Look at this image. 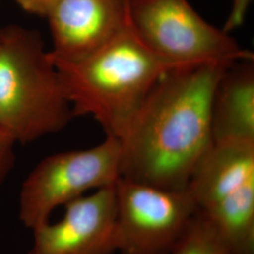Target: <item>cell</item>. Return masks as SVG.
I'll list each match as a JSON object with an SVG mask.
<instances>
[{
	"instance_id": "cell-14",
	"label": "cell",
	"mask_w": 254,
	"mask_h": 254,
	"mask_svg": "<svg viewBox=\"0 0 254 254\" xmlns=\"http://www.w3.org/2000/svg\"><path fill=\"white\" fill-rule=\"evenodd\" d=\"M253 1L254 0H233L232 9L223 27L226 32L230 33L232 30H235L244 24Z\"/></svg>"
},
{
	"instance_id": "cell-5",
	"label": "cell",
	"mask_w": 254,
	"mask_h": 254,
	"mask_svg": "<svg viewBox=\"0 0 254 254\" xmlns=\"http://www.w3.org/2000/svg\"><path fill=\"white\" fill-rule=\"evenodd\" d=\"M121 143L113 136L83 150L49 155L23 182L19 218L34 230L50 220L55 210L90 193L114 185L120 175Z\"/></svg>"
},
{
	"instance_id": "cell-9",
	"label": "cell",
	"mask_w": 254,
	"mask_h": 254,
	"mask_svg": "<svg viewBox=\"0 0 254 254\" xmlns=\"http://www.w3.org/2000/svg\"><path fill=\"white\" fill-rule=\"evenodd\" d=\"M254 181V140L214 141L201 158L186 191L196 208L206 211Z\"/></svg>"
},
{
	"instance_id": "cell-13",
	"label": "cell",
	"mask_w": 254,
	"mask_h": 254,
	"mask_svg": "<svg viewBox=\"0 0 254 254\" xmlns=\"http://www.w3.org/2000/svg\"><path fill=\"white\" fill-rule=\"evenodd\" d=\"M15 144L14 138L0 129V189L15 165Z\"/></svg>"
},
{
	"instance_id": "cell-3",
	"label": "cell",
	"mask_w": 254,
	"mask_h": 254,
	"mask_svg": "<svg viewBox=\"0 0 254 254\" xmlns=\"http://www.w3.org/2000/svg\"><path fill=\"white\" fill-rule=\"evenodd\" d=\"M73 117L39 32L0 27V129L16 143L64 130Z\"/></svg>"
},
{
	"instance_id": "cell-8",
	"label": "cell",
	"mask_w": 254,
	"mask_h": 254,
	"mask_svg": "<svg viewBox=\"0 0 254 254\" xmlns=\"http://www.w3.org/2000/svg\"><path fill=\"white\" fill-rule=\"evenodd\" d=\"M46 17L49 56L66 63L89 57L131 27L129 0H58Z\"/></svg>"
},
{
	"instance_id": "cell-10",
	"label": "cell",
	"mask_w": 254,
	"mask_h": 254,
	"mask_svg": "<svg viewBox=\"0 0 254 254\" xmlns=\"http://www.w3.org/2000/svg\"><path fill=\"white\" fill-rule=\"evenodd\" d=\"M214 141L254 140V60L230 64L211 101Z\"/></svg>"
},
{
	"instance_id": "cell-4",
	"label": "cell",
	"mask_w": 254,
	"mask_h": 254,
	"mask_svg": "<svg viewBox=\"0 0 254 254\" xmlns=\"http://www.w3.org/2000/svg\"><path fill=\"white\" fill-rule=\"evenodd\" d=\"M129 9L136 37L168 64L182 67L254 60L252 51L209 24L188 0H129Z\"/></svg>"
},
{
	"instance_id": "cell-11",
	"label": "cell",
	"mask_w": 254,
	"mask_h": 254,
	"mask_svg": "<svg viewBox=\"0 0 254 254\" xmlns=\"http://www.w3.org/2000/svg\"><path fill=\"white\" fill-rule=\"evenodd\" d=\"M200 212L213 223L233 254H254V181Z\"/></svg>"
},
{
	"instance_id": "cell-15",
	"label": "cell",
	"mask_w": 254,
	"mask_h": 254,
	"mask_svg": "<svg viewBox=\"0 0 254 254\" xmlns=\"http://www.w3.org/2000/svg\"><path fill=\"white\" fill-rule=\"evenodd\" d=\"M20 8L30 14L46 17L58 0H15Z\"/></svg>"
},
{
	"instance_id": "cell-1",
	"label": "cell",
	"mask_w": 254,
	"mask_h": 254,
	"mask_svg": "<svg viewBox=\"0 0 254 254\" xmlns=\"http://www.w3.org/2000/svg\"><path fill=\"white\" fill-rule=\"evenodd\" d=\"M230 64H194L164 73L119 139L122 178L169 190H186L214 143L211 101Z\"/></svg>"
},
{
	"instance_id": "cell-6",
	"label": "cell",
	"mask_w": 254,
	"mask_h": 254,
	"mask_svg": "<svg viewBox=\"0 0 254 254\" xmlns=\"http://www.w3.org/2000/svg\"><path fill=\"white\" fill-rule=\"evenodd\" d=\"M116 194V253L172 254L196 213L185 190H169L120 177Z\"/></svg>"
},
{
	"instance_id": "cell-12",
	"label": "cell",
	"mask_w": 254,
	"mask_h": 254,
	"mask_svg": "<svg viewBox=\"0 0 254 254\" xmlns=\"http://www.w3.org/2000/svg\"><path fill=\"white\" fill-rule=\"evenodd\" d=\"M172 254H234L209 218L196 211Z\"/></svg>"
},
{
	"instance_id": "cell-7",
	"label": "cell",
	"mask_w": 254,
	"mask_h": 254,
	"mask_svg": "<svg viewBox=\"0 0 254 254\" xmlns=\"http://www.w3.org/2000/svg\"><path fill=\"white\" fill-rule=\"evenodd\" d=\"M114 185L67 203L60 220L32 230L33 244L27 254H115Z\"/></svg>"
},
{
	"instance_id": "cell-2",
	"label": "cell",
	"mask_w": 254,
	"mask_h": 254,
	"mask_svg": "<svg viewBox=\"0 0 254 254\" xmlns=\"http://www.w3.org/2000/svg\"><path fill=\"white\" fill-rule=\"evenodd\" d=\"M51 61L73 117L91 116L106 136L118 139L155 83L171 69L181 67L164 62L150 51L132 26L81 61Z\"/></svg>"
}]
</instances>
